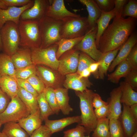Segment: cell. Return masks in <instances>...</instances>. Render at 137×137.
I'll return each mask as SVG.
<instances>
[{
    "mask_svg": "<svg viewBox=\"0 0 137 137\" xmlns=\"http://www.w3.org/2000/svg\"><path fill=\"white\" fill-rule=\"evenodd\" d=\"M2 50V45L1 40V35L0 33V51Z\"/></svg>",
    "mask_w": 137,
    "mask_h": 137,
    "instance_id": "cell-57",
    "label": "cell"
},
{
    "mask_svg": "<svg viewBox=\"0 0 137 137\" xmlns=\"http://www.w3.org/2000/svg\"><path fill=\"white\" fill-rule=\"evenodd\" d=\"M8 7L2 0H0V8L6 9H7Z\"/></svg>",
    "mask_w": 137,
    "mask_h": 137,
    "instance_id": "cell-55",
    "label": "cell"
},
{
    "mask_svg": "<svg viewBox=\"0 0 137 137\" xmlns=\"http://www.w3.org/2000/svg\"><path fill=\"white\" fill-rule=\"evenodd\" d=\"M136 19L114 17L99 39L97 48L103 54L120 48L133 32Z\"/></svg>",
    "mask_w": 137,
    "mask_h": 137,
    "instance_id": "cell-1",
    "label": "cell"
},
{
    "mask_svg": "<svg viewBox=\"0 0 137 137\" xmlns=\"http://www.w3.org/2000/svg\"><path fill=\"white\" fill-rule=\"evenodd\" d=\"M78 1L85 5L88 13L87 20L91 29L95 27L96 22L100 16L101 11L95 0H79Z\"/></svg>",
    "mask_w": 137,
    "mask_h": 137,
    "instance_id": "cell-22",
    "label": "cell"
},
{
    "mask_svg": "<svg viewBox=\"0 0 137 137\" xmlns=\"http://www.w3.org/2000/svg\"><path fill=\"white\" fill-rule=\"evenodd\" d=\"M110 95L107 102L109 108L107 118L109 119H119L122 112L121 102L122 91L120 87L113 89Z\"/></svg>",
    "mask_w": 137,
    "mask_h": 137,
    "instance_id": "cell-16",
    "label": "cell"
},
{
    "mask_svg": "<svg viewBox=\"0 0 137 137\" xmlns=\"http://www.w3.org/2000/svg\"><path fill=\"white\" fill-rule=\"evenodd\" d=\"M8 7L24 6L31 2V0H2Z\"/></svg>",
    "mask_w": 137,
    "mask_h": 137,
    "instance_id": "cell-49",
    "label": "cell"
},
{
    "mask_svg": "<svg viewBox=\"0 0 137 137\" xmlns=\"http://www.w3.org/2000/svg\"><path fill=\"white\" fill-rule=\"evenodd\" d=\"M127 0H114L115 17L119 18L122 16V13L124 6L127 3Z\"/></svg>",
    "mask_w": 137,
    "mask_h": 137,
    "instance_id": "cell-46",
    "label": "cell"
},
{
    "mask_svg": "<svg viewBox=\"0 0 137 137\" xmlns=\"http://www.w3.org/2000/svg\"><path fill=\"white\" fill-rule=\"evenodd\" d=\"M85 35L83 36L76 38L61 39L57 43L58 45V48L56 54L57 59L58 60L64 53L73 49L83 39Z\"/></svg>",
    "mask_w": 137,
    "mask_h": 137,
    "instance_id": "cell-32",
    "label": "cell"
},
{
    "mask_svg": "<svg viewBox=\"0 0 137 137\" xmlns=\"http://www.w3.org/2000/svg\"><path fill=\"white\" fill-rule=\"evenodd\" d=\"M15 69L11 57L4 53H0V74L8 75L15 78Z\"/></svg>",
    "mask_w": 137,
    "mask_h": 137,
    "instance_id": "cell-30",
    "label": "cell"
},
{
    "mask_svg": "<svg viewBox=\"0 0 137 137\" xmlns=\"http://www.w3.org/2000/svg\"><path fill=\"white\" fill-rule=\"evenodd\" d=\"M123 110L119 118L124 137H130L136 131L137 122L132 115L130 107L123 104Z\"/></svg>",
    "mask_w": 137,
    "mask_h": 137,
    "instance_id": "cell-15",
    "label": "cell"
},
{
    "mask_svg": "<svg viewBox=\"0 0 137 137\" xmlns=\"http://www.w3.org/2000/svg\"><path fill=\"white\" fill-rule=\"evenodd\" d=\"M137 19V1L130 0L124 6L122 11V16H126Z\"/></svg>",
    "mask_w": 137,
    "mask_h": 137,
    "instance_id": "cell-38",
    "label": "cell"
},
{
    "mask_svg": "<svg viewBox=\"0 0 137 137\" xmlns=\"http://www.w3.org/2000/svg\"><path fill=\"white\" fill-rule=\"evenodd\" d=\"M26 80L30 83L38 94L44 92L46 87L36 74L32 75Z\"/></svg>",
    "mask_w": 137,
    "mask_h": 137,
    "instance_id": "cell-41",
    "label": "cell"
},
{
    "mask_svg": "<svg viewBox=\"0 0 137 137\" xmlns=\"http://www.w3.org/2000/svg\"><path fill=\"white\" fill-rule=\"evenodd\" d=\"M137 35L133 32L125 42L120 47L118 53L110 65L108 71L112 72L116 66L125 60L134 46L137 44Z\"/></svg>",
    "mask_w": 137,
    "mask_h": 137,
    "instance_id": "cell-17",
    "label": "cell"
},
{
    "mask_svg": "<svg viewBox=\"0 0 137 137\" xmlns=\"http://www.w3.org/2000/svg\"><path fill=\"white\" fill-rule=\"evenodd\" d=\"M120 48L104 53L99 61L100 62L98 69V79L103 80L107 75L108 68L117 55Z\"/></svg>",
    "mask_w": 137,
    "mask_h": 137,
    "instance_id": "cell-24",
    "label": "cell"
},
{
    "mask_svg": "<svg viewBox=\"0 0 137 137\" xmlns=\"http://www.w3.org/2000/svg\"><path fill=\"white\" fill-rule=\"evenodd\" d=\"M39 109L36 112L30 114L26 117L18 121V123L30 136L33 132L42 125Z\"/></svg>",
    "mask_w": 137,
    "mask_h": 137,
    "instance_id": "cell-20",
    "label": "cell"
},
{
    "mask_svg": "<svg viewBox=\"0 0 137 137\" xmlns=\"http://www.w3.org/2000/svg\"><path fill=\"white\" fill-rule=\"evenodd\" d=\"M109 120L107 117L98 120L92 137H110Z\"/></svg>",
    "mask_w": 137,
    "mask_h": 137,
    "instance_id": "cell-34",
    "label": "cell"
},
{
    "mask_svg": "<svg viewBox=\"0 0 137 137\" xmlns=\"http://www.w3.org/2000/svg\"><path fill=\"white\" fill-rule=\"evenodd\" d=\"M0 88L2 91L11 98L17 95L18 85L16 78L8 75L1 76Z\"/></svg>",
    "mask_w": 137,
    "mask_h": 137,
    "instance_id": "cell-25",
    "label": "cell"
},
{
    "mask_svg": "<svg viewBox=\"0 0 137 137\" xmlns=\"http://www.w3.org/2000/svg\"><path fill=\"white\" fill-rule=\"evenodd\" d=\"M1 75L0 74V80H1Z\"/></svg>",
    "mask_w": 137,
    "mask_h": 137,
    "instance_id": "cell-61",
    "label": "cell"
},
{
    "mask_svg": "<svg viewBox=\"0 0 137 137\" xmlns=\"http://www.w3.org/2000/svg\"><path fill=\"white\" fill-rule=\"evenodd\" d=\"M124 82L134 89L137 88V69H132L125 77Z\"/></svg>",
    "mask_w": 137,
    "mask_h": 137,
    "instance_id": "cell-43",
    "label": "cell"
},
{
    "mask_svg": "<svg viewBox=\"0 0 137 137\" xmlns=\"http://www.w3.org/2000/svg\"><path fill=\"white\" fill-rule=\"evenodd\" d=\"M8 97L0 88V114L5 110L10 102Z\"/></svg>",
    "mask_w": 137,
    "mask_h": 137,
    "instance_id": "cell-50",
    "label": "cell"
},
{
    "mask_svg": "<svg viewBox=\"0 0 137 137\" xmlns=\"http://www.w3.org/2000/svg\"><path fill=\"white\" fill-rule=\"evenodd\" d=\"M91 29L87 17H73L63 22L62 38L73 39L84 36Z\"/></svg>",
    "mask_w": 137,
    "mask_h": 137,
    "instance_id": "cell-7",
    "label": "cell"
},
{
    "mask_svg": "<svg viewBox=\"0 0 137 137\" xmlns=\"http://www.w3.org/2000/svg\"><path fill=\"white\" fill-rule=\"evenodd\" d=\"M17 95L28 109L30 114L35 113L39 109L37 97L19 85Z\"/></svg>",
    "mask_w": 137,
    "mask_h": 137,
    "instance_id": "cell-26",
    "label": "cell"
},
{
    "mask_svg": "<svg viewBox=\"0 0 137 137\" xmlns=\"http://www.w3.org/2000/svg\"><path fill=\"white\" fill-rule=\"evenodd\" d=\"M130 109L132 115L137 122V103L134 104L130 106Z\"/></svg>",
    "mask_w": 137,
    "mask_h": 137,
    "instance_id": "cell-53",
    "label": "cell"
},
{
    "mask_svg": "<svg viewBox=\"0 0 137 137\" xmlns=\"http://www.w3.org/2000/svg\"><path fill=\"white\" fill-rule=\"evenodd\" d=\"M99 65L100 62L99 61H96L91 64L88 68L91 73L93 74L96 79H98V72Z\"/></svg>",
    "mask_w": 137,
    "mask_h": 137,
    "instance_id": "cell-52",
    "label": "cell"
},
{
    "mask_svg": "<svg viewBox=\"0 0 137 137\" xmlns=\"http://www.w3.org/2000/svg\"><path fill=\"white\" fill-rule=\"evenodd\" d=\"M115 16V13L114 9L112 11L107 12L101 11V14L96 23L97 30L95 41L97 48L100 37L109 25L111 20L114 18Z\"/></svg>",
    "mask_w": 137,
    "mask_h": 137,
    "instance_id": "cell-27",
    "label": "cell"
},
{
    "mask_svg": "<svg viewBox=\"0 0 137 137\" xmlns=\"http://www.w3.org/2000/svg\"><path fill=\"white\" fill-rule=\"evenodd\" d=\"M82 137H90V135H85Z\"/></svg>",
    "mask_w": 137,
    "mask_h": 137,
    "instance_id": "cell-59",
    "label": "cell"
},
{
    "mask_svg": "<svg viewBox=\"0 0 137 137\" xmlns=\"http://www.w3.org/2000/svg\"><path fill=\"white\" fill-rule=\"evenodd\" d=\"M18 27L20 37V46L30 49L40 47L41 37L39 21L20 20Z\"/></svg>",
    "mask_w": 137,
    "mask_h": 137,
    "instance_id": "cell-4",
    "label": "cell"
},
{
    "mask_svg": "<svg viewBox=\"0 0 137 137\" xmlns=\"http://www.w3.org/2000/svg\"><path fill=\"white\" fill-rule=\"evenodd\" d=\"M130 137H137V131L135 132Z\"/></svg>",
    "mask_w": 137,
    "mask_h": 137,
    "instance_id": "cell-58",
    "label": "cell"
},
{
    "mask_svg": "<svg viewBox=\"0 0 137 137\" xmlns=\"http://www.w3.org/2000/svg\"><path fill=\"white\" fill-rule=\"evenodd\" d=\"M109 111L108 105L95 109V113L97 120L106 118L108 116Z\"/></svg>",
    "mask_w": 137,
    "mask_h": 137,
    "instance_id": "cell-48",
    "label": "cell"
},
{
    "mask_svg": "<svg viewBox=\"0 0 137 137\" xmlns=\"http://www.w3.org/2000/svg\"><path fill=\"white\" fill-rule=\"evenodd\" d=\"M132 68L126 59L122 61L118 65L115 70L108 75V80L114 83H118L120 79L125 78Z\"/></svg>",
    "mask_w": 137,
    "mask_h": 137,
    "instance_id": "cell-29",
    "label": "cell"
},
{
    "mask_svg": "<svg viewBox=\"0 0 137 137\" xmlns=\"http://www.w3.org/2000/svg\"><path fill=\"white\" fill-rule=\"evenodd\" d=\"M11 57L15 69L24 68L33 64L30 49L19 48Z\"/></svg>",
    "mask_w": 137,
    "mask_h": 137,
    "instance_id": "cell-21",
    "label": "cell"
},
{
    "mask_svg": "<svg viewBox=\"0 0 137 137\" xmlns=\"http://www.w3.org/2000/svg\"><path fill=\"white\" fill-rule=\"evenodd\" d=\"M91 73L89 68L83 71L79 75V78H88L91 75Z\"/></svg>",
    "mask_w": 137,
    "mask_h": 137,
    "instance_id": "cell-54",
    "label": "cell"
},
{
    "mask_svg": "<svg viewBox=\"0 0 137 137\" xmlns=\"http://www.w3.org/2000/svg\"><path fill=\"white\" fill-rule=\"evenodd\" d=\"M2 123L1 122V120H0V128H1V125H2Z\"/></svg>",
    "mask_w": 137,
    "mask_h": 137,
    "instance_id": "cell-60",
    "label": "cell"
},
{
    "mask_svg": "<svg viewBox=\"0 0 137 137\" xmlns=\"http://www.w3.org/2000/svg\"><path fill=\"white\" fill-rule=\"evenodd\" d=\"M109 120L110 137H124L119 119Z\"/></svg>",
    "mask_w": 137,
    "mask_h": 137,
    "instance_id": "cell-36",
    "label": "cell"
},
{
    "mask_svg": "<svg viewBox=\"0 0 137 137\" xmlns=\"http://www.w3.org/2000/svg\"><path fill=\"white\" fill-rule=\"evenodd\" d=\"M2 132L8 137H29L28 133L14 122H10L5 123Z\"/></svg>",
    "mask_w": 137,
    "mask_h": 137,
    "instance_id": "cell-31",
    "label": "cell"
},
{
    "mask_svg": "<svg viewBox=\"0 0 137 137\" xmlns=\"http://www.w3.org/2000/svg\"><path fill=\"white\" fill-rule=\"evenodd\" d=\"M44 92L46 100L54 114L58 115L60 111L56 98L54 89L51 87L46 88Z\"/></svg>",
    "mask_w": 137,
    "mask_h": 137,
    "instance_id": "cell-35",
    "label": "cell"
},
{
    "mask_svg": "<svg viewBox=\"0 0 137 137\" xmlns=\"http://www.w3.org/2000/svg\"><path fill=\"white\" fill-rule=\"evenodd\" d=\"M37 98L40 112V118L42 122L54 114L46 100L44 92L39 94Z\"/></svg>",
    "mask_w": 137,
    "mask_h": 137,
    "instance_id": "cell-33",
    "label": "cell"
},
{
    "mask_svg": "<svg viewBox=\"0 0 137 137\" xmlns=\"http://www.w3.org/2000/svg\"><path fill=\"white\" fill-rule=\"evenodd\" d=\"M92 85L88 78H79V75L76 72L66 75L63 83L65 88L81 92L87 90Z\"/></svg>",
    "mask_w": 137,
    "mask_h": 137,
    "instance_id": "cell-18",
    "label": "cell"
},
{
    "mask_svg": "<svg viewBox=\"0 0 137 137\" xmlns=\"http://www.w3.org/2000/svg\"><path fill=\"white\" fill-rule=\"evenodd\" d=\"M132 69H137V45L133 47L126 59Z\"/></svg>",
    "mask_w": 137,
    "mask_h": 137,
    "instance_id": "cell-44",
    "label": "cell"
},
{
    "mask_svg": "<svg viewBox=\"0 0 137 137\" xmlns=\"http://www.w3.org/2000/svg\"><path fill=\"white\" fill-rule=\"evenodd\" d=\"M92 103L93 108L97 109L108 104V102H105L102 99L98 93H94L92 98Z\"/></svg>",
    "mask_w": 137,
    "mask_h": 137,
    "instance_id": "cell-51",
    "label": "cell"
},
{
    "mask_svg": "<svg viewBox=\"0 0 137 137\" xmlns=\"http://www.w3.org/2000/svg\"><path fill=\"white\" fill-rule=\"evenodd\" d=\"M49 1L50 5L46 16L63 22L71 18L81 16L68 10L65 6L63 0H49Z\"/></svg>",
    "mask_w": 137,
    "mask_h": 137,
    "instance_id": "cell-11",
    "label": "cell"
},
{
    "mask_svg": "<svg viewBox=\"0 0 137 137\" xmlns=\"http://www.w3.org/2000/svg\"><path fill=\"white\" fill-rule=\"evenodd\" d=\"M97 30L96 26L91 29L73 48L85 53L96 61H98L103 55L97 49L96 44Z\"/></svg>",
    "mask_w": 137,
    "mask_h": 137,
    "instance_id": "cell-9",
    "label": "cell"
},
{
    "mask_svg": "<svg viewBox=\"0 0 137 137\" xmlns=\"http://www.w3.org/2000/svg\"><path fill=\"white\" fill-rule=\"evenodd\" d=\"M0 137H8L4 133L0 132Z\"/></svg>",
    "mask_w": 137,
    "mask_h": 137,
    "instance_id": "cell-56",
    "label": "cell"
},
{
    "mask_svg": "<svg viewBox=\"0 0 137 137\" xmlns=\"http://www.w3.org/2000/svg\"><path fill=\"white\" fill-rule=\"evenodd\" d=\"M80 52L74 48L64 53L58 59V71L64 76L77 71Z\"/></svg>",
    "mask_w": 137,
    "mask_h": 137,
    "instance_id": "cell-10",
    "label": "cell"
},
{
    "mask_svg": "<svg viewBox=\"0 0 137 137\" xmlns=\"http://www.w3.org/2000/svg\"><path fill=\"white\" fill-rule=\"evenodd\" d=\"M49 5V0H34L32 6L22 13L20 20L39 21L46 15Z\"/></svg>",
    "mask_w": 137,
    "mask_h": 137,
    "instance_id": "cell-12",
    "label": "cell"
},
{
    "mask_svg": "<svg viewBox=\"0 0 137 137\" xmlns=\"http://www.w3.org/2000/svg\"><path fill=\"white\" fill-rule=\"evenodd\" d=\"M52 134L49 130L44 125H42L35 131L30 137H51Z\"/></svg>",
    "mask_w": 137,
    "mask_h": 137,
    "instance_id": "cell-47",
    "label": "cell"
},
{
    "mask_svg": "<svg viewBox=\"0 0 137 137\" xmlns=\"http://www.w3.org/2000/svg\"><path fill=\"white\" fill-rule=\"evenodd\" d=\"M34 0L23 6L19 7H8L6 9L0 8V29L7 22L11 21L18 25L22 13L33 5Z\"/></svg>",
    "mask_w": 137,
    "mask_h": 137,
    "instance_id": "cell-13",
    "label": "cell"
},
{
    "mask_svg": "<svg viewBox=\"0 0 137 137\" xmlns=\"http://www.w3.org/2000/svg\"><path fill=\"white\" fill-rule=\"evenodd\" d=\"M75 92L80 101L81 121L78 124L84 127L85 135H90L95 128L98 121L92 103L94 93L88 89L83 92L75 91Z\"/></svg>",
    "mask_w": 137,
    "mask_h": 137,
    "instance_id": "cell-2",
    "label": "cell"
},
{
    "mask_svg": "<svg viewBox=\"0 0 137 137\" xmlns=\"http://www.w3.org/2000/svg\"><path fill=\"white\" fill-rule=\"evenodd\" d=\"M86 132L84 127L78 124L75 128L64 131L63 137H82Z\"/></svg>",
    "mask_w": 137,
    "mask_h": 137,
    "instance_id": "cell-40",
    "label": "cell"
},
{
    "mask_svg": "<svg viewBox=\"0 0 137 137\" xmlns=\"http://www.w3.org/2000/svg\"><path fill=\"white\" fill-rule=\"evenodd\" d=\"M45 126L49 130L52 134L63 130L66 127L75 123H79L80 116L68 117L60 119L50 120L48 118L44 121Z\"/></svg>",
    "mask_w": 137,
    "mask_h": 137,
    "instance_id": "cell-19",
    "label": "cell"
},
{
    "mask_svg": "<svg viewBox=\"0 0 137 137\" xmlns=\"http://www.w3.org/2000/svg\"><path fill=\"white\" fill-rule=\"evenodd\" d=\"M119 86L122 91L121 103L129 107L137 103V92L129 85L124 81L121 82Z\"/></svg>",
    "mask_w": 137,
    "mask_h": 137,
    "instance_id": "cell-28",
    "label": "cell"
},
{
    "mask_svg": "<svg viewBox=\"0 0 137 137\" xmlns=\"http://www.w3.org/2000/svg\"><path fill=\"white\" fill-rule=\"evenodd\" d=\"M30 114L28 109L18 95L11 98L7 107L0 114L2 124L10 122H18Z\"/></svg>",
    "mask_w": 137,
    "mask_h": 137,
    "instance_id": "cell-8",
    "label": "cell"
},
{
    "mask_svg": "<svg viewBox=\"0 0 137 137\" xmlns=\"http://www.w3.org/2000/svg\"><path fill=\"white\" fill-rule=\"evenodd\" d=\"M68 89L60 87L54 89L56 98L60 110L65 115H68L73 109L69 104Z\"/></svg>",
    "mask_w": 137,
    "mask_h": 137,
    "instance_id": "cell-23",
    "label": "cell"
},
{
    "mask_svg": "<svg viewBox=\"0 0 137 137\" xmlns=\"http://www.w3.org/2000/svg\"><path fill=\"white\" fill-rule=\"evenodd\" d=\"M16 79L19 86L37 97L38 96L39 94L27 80L18 78H16Z\"/></svg>",
    "mask_w": 137,
    "mask_h": 137,
    "instance_id": "cell-45",
    "label": "cell"
},
{
    "mask_svg": "<svg viewBox=\"0 0 137 137\" xmlns=\"http://www.w3.org/2000/svg\"><path fill=\"white\" fill-rule=\"evenodd\" d=\"M35 67L36 75L42 81L46 88L51 87L55 89L61 87L59 83V76L54 70L40 65H36Z\"/></svg>",
    "mask_w": 137,
    "mask_h": 137,
    "instance_id": "cell-14",
    "label": "cell"
},
{
    "mask_svg": "<svg viewBox=\"0 0 137 137\" xmlns=\"http://www.w3.org/2000/svg\"><path fill=\"white\" fill-rule=\"evenodd\" d=\"M58 48V45L56 44L45 48L39 47L31 49L33 64L44 65L54 70L58 71L59 61L56 56Z\"/></svg>",
    "mask_w": 137,
    "mask_h": 137,
    "instance_id": "cell-6",
    "label": "cell"
},
{
    "mask_svg": "<svg viewBox=\"0 0 137 137\" xmlns=\"http://www.w3.org/2000/svg\"><path fill=\"white\" fill-rule=\"evenodd\" d=\"M96 61L87 54L80 52L76 73L79 75L84 70L88 68L91 64Z\"/></svg>",
    "mask_w": 137,
    "mask_h": 137,
    "instance_id": "cell-37",
    "label": "cell"
},
{
    "mask_svg": "<svg viewBox=\"0 0 137 137\" xmlns=\"http://www.w3.org/2000/svg\"><path fill=\"white\" fill-rule=\"evenodd\" d=\"M36 74L35 65L33 64L22 68L15 69V78L27 79L33 74Z\"/></svg>",
    "mask_w": 137,
    "mask_h": 137,
    "instance_id": "cell-39",
    "label": "cell"
},
{
    "mask_svg": "<svg viewBox=\"0 0 137 137\" xmlns=\"http://www.w3.org/2000/svg\"><path fill=\"white\" fill-rule=\"evenodd\" d=\"M39 23L41 37L40 47L45 48L57 44L62 38L63 22L45 16Z\"/></svg>",
    "mask_w": 137,
    "mask_h": 137,
    "instance_id": "cell-3",
    "label": "cell"
},
{
    "mask_svg": "<svg viewBox=\"0 0 137 137\" xmlns=\"http://www.w3.org/2000/svg\"><path fill=\"white\" fill-rule=\"evenodd\" d=\"M4 53L11 56L19 49L20 37L18 25L11 21L6 22L0 29Z\"/></svg>",
    "mask_w": 137,
    "mask_h": 137,
    "instance_id": "cell-5",
    "label": "cell"
},
{
    "mask_svg": "<svg viewBox=\"0 0 137 137\" xmlns=\"http://www.w3.org/2000/svg\"><path fill=\"white\" fill-rule=\"evenodd\" d=\"M95 1L101 11L107 12L112 11L114 9V0H96Z\"/></svg>",
    "mask_w": 137,
    "mask_h": 137,
    "instance_id": "cell-42",
    "label": "cell"
}]
</instances>
